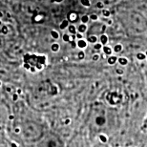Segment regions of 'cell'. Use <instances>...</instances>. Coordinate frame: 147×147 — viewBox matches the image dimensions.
Listing matches in <instances>:
<instances>
[{
	"label": "cell",
	"mask_w": 147,
	"mask_h": 147,
	"mask_svg": "<svg viewBox=\"0 0 147 147\" xmlns=\"http://www.w3.org/2000/svg\"><path fill=\"white\" fill-rule=\"evenodd\" d=\"M119 21L124 29L133 34H142L147 31V18L136 10H124L119 13Z\"/></svg>",
	"instance_id": "1"
}]
</instances>
